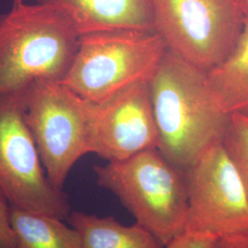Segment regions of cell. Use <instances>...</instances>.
<instances>
[{"label": "cell", "mask_w": 248, "mask_h": 248, "mask_svg": "<svg viewBox=\"0 0 248 248\" xmlns=\"http://www.w3.org/2000/svg\"><path fill=\"white\" fill-rule=\"evenodd\" d=\"M155 31L169 50L208 72L233 51L248 19L245 0H151Z\"/></svg>", "instance_id": "obj_5"}, {"label": "cell", "mask_w": 248, "mask_h": 248, "mask_svg": "<svg viewBox=\"0 0 248 248\" xmlns=\"http://www.w3.org/2000/svg\"><path fill=\"white\" fill-rule=\"evenodd\" d=\"M97 184L115 196L167 248L186 232L188 192L186 171L157 148L94 167Z\"/></svg>", "instance_id": "obj_3"}, {"label": "cell", "mask_w": 248, "mask_h": 248, "mask_svg": "<svg viewBox=\"0 0 248 248\" xmlns=\"http://www.w3.org/2000/svg\"><path fill=\"white\" fill-rule=\"evenodd\" d=\"M0 186L11 207L62 221L71 213L67 195L46 175L24 100L0 98Z\"/></svg>", "instance_id": "obj_7"}, {"label": "cell", "mask_w": 248, "mask_h": 248, "mask_svg": "<svg viewBox=\"0 0 248 248\" xmlns=\"http://www.w3.org/2000/svg\"><path fill=\"white\" fill-rule=\"evenodd\" d=\"M207 77L223 112L248 116V18L233 51Z\"/></svg>", "instance_id": "obj_12"}, {"label": "cell", "mask_w": 248, "mask_h": 248, "mask_svg": "<svg viewBox=\"0 0 248 248\" xmlns=\"http://www.w3.org/2000/svg\"><path fill=\"white\" fill-rule=\"evenodd\" d=\"M168 51L155 31L84 34L61 84L80 98L98 103L133 85L150 82Z\"/></svg>", "instance_id": "obj_4"}, {"label": "cell", "mask_w": 248, "mask_h": 248, "mask_svg": "<svg viewBox=\"0 0 248 248\" xmlns=\"http://www.w3.org/2000/svg\"><path fill=\"white\" fill-rule=\"evenodd\" d=\"M12 2H13V5H19L24 3V0H12Z\"/></svg>", "instance_id": "obj_18"}, {"label": "cell", "mask_w": 248, "mask_h": 248, "mask_svg": "<svg viewBox=\"0 0 248 248\" xmlns=\"http://www.w3.org/2000/svg\"><path fill=\"white\" fill-rule=\"evenodd\" d=\"M223 145L238 169L248 192V116L231 115Z\"/></svg>", "instance_id": "obj_14"}, {"label": "cell", "mask_w": 248, "mask_h": 248, "mask_svg": "<svg viewBox=\"0 0 248 248\" xmlns=\"http://www.w3.org/2000/svg\"><path fill=\"white\" fill-rule=\"evenodd\" d=\"M10 210L8 197L0 186V248L16 247V238L10 222Z\"/></svg>", "instance_id": "obj_15"}, {"label": "cell", "mask_w": 248, "mask_h": 248, "mask_svg": "<svg viewBox=\"0 0 248 248\" xmlns=\"http://www.w3.org/2000/svg\"><path fill=\"white\" fill-rule=\"evenodd\" d=\"M245 3H246V9H247V15H248V0H245Z\"/></svg>", "instance_id": "obj_19"}, {"label": "cell", "mask_w": 248, "mask_h": 248, "mask_svg": "<svg viewBox=\"0 0 248 248\" xmlns=\"http://www.w3.org/2000/svg\"><path fill=\"white\" fill-rule=\"evenodd\" d=\"M68 222L79 234L82 248H163L150 232L138 223L125 225L114 217L71 212Z\"/></svg>", "instance_id": "obj_11"}, {"label": "cell", "mask_w": 248, "mask_h": 248, "mask_svg": "<svg viewBox=\"0 0 248 248\" xmlns=\"http://www.w3.org/2000/svg\"><path fill=\"white\" fill-rule=\"evenodd\" d=\"M59 9L79 36L91 32L155 31L151 0H35Z\"/></svg>", "instance_id": "obj_10"}, {"label": "cell", "mask_w": 248, "mask_h": 248, "mask_svg": "<svg viewBox=\"0 0 248 248\" xmlns=\"http://www.w3.org/2000/svg\"><path fill=\"white\" fill-rule=\"evenodd\" d=\"M186 175V232L219 238L248 231V190L223 142L204 151Z\"/></svg>", "instance_id": "obj_8"}, {"label": "cell", "mask_w": 248, "mask_h": 248, "mask_svg": "<svg viewBox=\"0 0 248 248\" xmlns=\"http://www.w3.org/2000/svg\"><path fill=\"white\" fill-rule=\"evenodd\" d=\"M214 248H248V231L219 237Z\"/></svg>", "instance_id": "obj_17"}, {"label": "cell", "mask_w": 248, "mask_h": 248, "mask_svg": "<svg viewBox=\"0 0 248 248\" xmlns=\"http://www.w3.org/2000/svg\"><path fill=\"white\" fill-rule=\"evenodd\" d=\"M157 149L186 171L204 151L223 142L230 115L214 98L207 73L168 51L150 81Z\"/></svg>", "instance_id": "obj_1"}, {"label": "cell", "mask_w": 248, "mask_h": 248, "mask_svg": "<svg viewBox=\"0 0 248 248\" xmlns=\"http://www.w3.org/2000/svg\"><path fill=\"white\" fill-rule=\"evenodd\" d=\"M15 248H82L79 234L62 220L11 207Z\"/></svg>", "instance_id": "obj_13"}, {"label": "cell", "mask_w": 248, "mask_h": 248, "mask_svg": "<svg viewBox=\"0 0 248 248\" xmlns=\"http://www.w3.org/2000/svg\"><path fill=\"white\" fill-rule=\"evenodd\" d=\"M25 118L46 175L63 190L78 160L91 154L90 102L61 83L39 81L27 94Z\"/></svg>", "instance_id": "obj_6"}, {"label": "cell", "mask_w": 248, "mask_h": 248, "mask_svg": "<svg viewBox=\"0 0 248 248\" xmlns=\"http://www.w3.org/2000/svg\"><path fill=\"white\" fill-rule=\"evenodd\" d=\"M217 239L211 234L185 232L166 248H214Z\"/></svg>", "instance_id": "obj_16"}, {"label": "cell", "mask_w": 248, "mask_h": 248, "mask_svg": "<svg viewBox=\"0 0 248 248\" xmlns=\"http://www.w3.org/2000/svg\"><path fill=\"white\" fill-rule=\"evenodd\" d=\"M79 37L53 6L12 5L0 15V98L24 100L39 81L61 83Z\"/></svg>", "instance_id": "obj_2"}, {"label": "cell", "mask_w": 248, "mask_h": 248, "mask_svg": "<svg viewBox=\"0 0 248 248\" xmlns=\"http://www.w3.org/2000/svg\"><path fill=\"white\" fill-rule=\"evenodd\" d=\"M91 154L120 161L157 148L150 82L124 89L98 103L90 102Z\"/></svg>", "instance_id": "obj_9"}]
</instances>
